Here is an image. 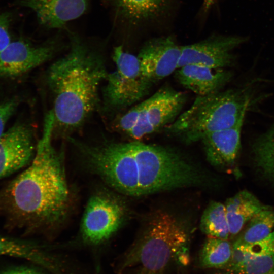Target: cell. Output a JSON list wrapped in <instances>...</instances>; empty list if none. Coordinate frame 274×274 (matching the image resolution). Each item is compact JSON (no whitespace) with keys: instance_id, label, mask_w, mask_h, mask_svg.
Wrapping results in <instances>:
<instances>
[{"instance_id":"cell-1","label":"cell","mask_w":274,"mask_h":274,"mask_svg":"<svg viewBox=\"0 0 274 274\" xmlns=\"http://www.w3.org/2000/svg\"><path fill=\"white\" fill-rule=\"evenodd\" d=\"M54 128L51 110L44 117L32 161L0 189V215L10 229L51 236L73 211L75 195L67 178L64 150L53 145Z\"/></svg>"},{"instance_id":"cell-2","label":"cell","mask_w":274,"mask_h":274,"mask_svg":"<svg viewBox=\"0 0 274 274\" xmlns=\"http://www.w3.org/2000/svg\"><path fill=\"white\" fill-rule=\"evenodd\" d=\"M72 144L88 170L117 193L141 196L179 188L200 186L205 174L176 151L138 141Z\"/></svg>"},{"instance_id":"cell-3","label":"cell","mask_w":274,"mask_h":274,"mask_svg":"<svg viewBox=\"0 0 274 274\" xmlns=\"http://www.w3.org/2000/svg\"><path fill=\"white\" fill-rule=\"evenodd\" d=\"M64 30L68 51L47 72V84L53 98L55 127L76 129L87 119L99 102V86L108 75L103 41Z\"/></svg>"},{"instance_id":"cell-4","label":"cell","mask_w":274,"mask_h":274,"mask_svg":"<svg viewBox=\"0 0 274 274\" xmlns=\"http://www.w3.org/2000/svg\"><path fill=\"white\" fill-rule=\"evenodd\" d=\"M190 232L184 221L168 211H156L125 256L120 272L140 266L161 274L172 264L185 266L190 260Z\"/></svg>"},{"instance_id":"cell-5","label":"cell","mask_w":274,"mask_h":274,"mask_svg":"<svg viewBox=\"0 0 274 274\" xmlns=\"http://www.w3.org/2000/svg\"><path fill=\"white\" fill-rule=\"evenodd\" d=\"M250 99L246 89L221 90L197 96L190 107L164 129L186 143L201 141L208 134L244 121Z\"/></svg>"},{"instance_id":"cell-6","label":"cell","mask_w":274,"mask_h":274,"mask_svg":"<svg viewBox=\"0 0 274 274\" xmlns=\"http://www.w3.org/2000/svg\"><path fill=\"white\" fill-rule=\"evenodd\" d=\"M187 97L171 87L161 88L117 120V128L135 141L164 129L180 115Z\"/></svg>"},{"instance_id":"cell-7","label":"cell","mask_w":274,"mask_h":274,"mask_svg":"<svg viewBox=\"0 0 274 274\" xmlns=\"http://www.w3.org/2000/svg\"><path fill=\"white\" fill-rule=\"evenodd\" d=\"M112 58L116 68L108 73L101 93L103 110L111 113L140 101L154 85L143 75L138 56L122 45L114 48Z\"/></svg>"},{"instance_id":"cell-8","label":"cell","mask_w":274,"mask_h":274,"mask_svg":"<svg viewBox=\"0 0 274 274\" xmlns=\"http://www.w3.org/2000/svg\"><path fill=\"white\" fill-rule=\"evenodd\" d=\"M128 209L119 193L101 188L89 197L79 226V241L87 246L100 245L111 239L125 223Z\"/></svg>"},{"instance_id":"cell-9","label":"cell","mask_w":274,"mask_h":274,"mask_svg":"<svg viewBox=\"0 0 274 274\" xmlns=\"http://www.w3.org/2000/svg\"><path fill=\"white\" fill-rule=\"evenodd\" d=\"M63 30L39 44L23 40L11 42L0 52V77H19L51 59L66 46Z\"/></svg>"},{"instance_id":"cell-10","label":"cell","mask_w":274,"mask_h":274,"mask_svg":"<svg viewBox=\"0 0 274 274\" xmlns=\"http://www.w3.org/2000/svg\"><path fill=\"white\" fill-rule=\"evenodd\" d=\"M111 16L114 32L131 33L168 16L174 0H101Z\"/></svg>"},{"instance_id":"cell-11","label":"cell","mask_w":274,"mask_h":274,"mask_svg":"<svg viewBox=\"0 0 274 274\" xmlns=\"http://www.w3.org/2000/svg\"><path fill=\"white\" fill-rule=\"evenodd\" d=\"M245 41L239 37L212 35L197 42L182 46L178 68L195 64L226 68L233 63V49Z\"/></svg>"},{"instance_id":"cell-12","label":"cell","mask_w":274,"mask_h":274,"mask_svg":"<svg viewBox=\"0 0 274 274\" xmlns=\"http://www.w3.org/2000/svg\"><path fill=\"white\" fill-rule=\"evenodd\" d=\"M182 51L171 36L151 38L145 42L138 55L144 77L153 84L169 76L178 68Z\"/></svg>"},{"instance_id":"cell-13","label":"cell","mask_w":274,"mask_h":274,"mask_svg":"<svg viewBox=\"0 0 274 274\" xmlns=\"http://www.w3.org/2000/svg\"><path fill=\"white\" fill-rule=\"evenodd\" d=\"M32 129L22 123L15 124L0 137V180L27 166L36 153Z\"/></svg>"},{"instance_id":"cell-14","label":"cell","mask_w":274,"mask_h":274,"mask_svg":"<svg viewBox=\"0 0 274 274\" xmlns=\"http://www.w3.org/2000/svg\"><path fill=\"white\" fill-rule=\"evenodd\" d=\"M90 0H21L35 13L39 23L47 30L63 29L66 24L83 15Z\"/></svg>"},{"instance_id":"cell-15","label":"cell","mask_w":274,"mask_h":274,"mask_svg":"<svg viewBox=\"0 0 274 274\" xmlns=\"http://www.w3.org/2000/svg\"><path fill=\"white\" fill-rule=\"evenodd\" d=\"M237 265L225 274H265L274 268V230L265 238L248 246L233 245Z\"/></svg>"},{"instance_id":"cell-16","label":"cell","mask_w":274,"mask_h":274,"mask_svg":"<svg viewBox=\"0 0 274 274\" xmlns=\"http://www.w3.org/2000/svg\"><path fill=\"white\" fill-rule=\"evenodd\" d=\"M175 73L177 81L197 96L207 95L221 91L232 75L226 68L195 64L181 66Z\"/></svg>"},{"instance_id":"cell-17","label":"cell","mask_w":274,"mask_h":274,"mask_svg":"<svg viewBox=\"0 0 274 274\" xmlns=\"http://www.w3.org/2000/svg\"><path fill=\"white\" fill-rule=\"evenodd\" d=\"M243 121L236 125L212 132L201 140L208 161L214 166L233 164L241 148V134Z\"/></svg>"},{"instance_id":"cell-18","label":"cell","mask_w":274,"mask_h":274,"mask_svg":"<svg viewBox=\"0 0 274 274\" xmlns=\"http://www.w3.org/2000/svg\"><path fill=\"white\" fill-rule=\"evenodd\" d=\"M47 249L31 241L0 235V256L25 259L60 272L61 269L55 264L59 259Z\"/></svg>"},{"instance_id":"cell-19","label":"cell","mask_w":274,"mask_h":274,"mask_svg":"<svg viewBox=\"0 0 274 274\" xmlns=\"http://www.w3.org/2000/svg\"><path fill=\"white\" fill-rule=\"evenodd\" d=\"M225 207L230 236L238 234L258 213L271 208L263 204L247 190L239 191L228 198Z\"/></svg>"},{"instance_id":"cell-20","label":"cell","mask_w":274,"mask_h":274,"mask_svg":"<svg viewBox=\"0 0 274 274\" xmlns=\"http://www.w3.org/2000/svg\"><path fill=\"white\" fill-rule=\"evenodd\" d=\"M232 245L228 239L208 237L199 255V264L203 268L223 269L230 262Z\"/></svg>"},{"instance_id":"cell-21","label":"cell","mask_w":274,"mask_h":274,"mask_svg":"<svg viewBox=\"0 0 274 274\" xmlns=\"http://www.w3.org/2000/svg\"><path fill=\"white\" fill-rule=\"evenodd\" d=\"M248 223L233 245L248 246L267 237L274 230V210L271 207L259 212Z\"/></svg>"},{"instance_id":"cell-22","label":"cell","mask_w":274,"mask_h":274,"mask_svg":"<svg viewBox=\"0 0 274 274\" xmlns=\"http://www.w3.org/2000/svg\"><path fill=\"white\" fill-rule=\"evenodd\" d=\"M200 227L208 237L228 239L230 235L225 204L211 202L201 216Z\"/></svg>"},{"instance_id":"cell-23","label":"cell","mask_w":274,"mask_h":274,"mask_svg":"<svg viewBox=\"0 0 274 274\" xmlns=\"http://www.w3.org/2000/svg\"><path fill=\"white\" fill-rule=\"evenodd\" d=\"M253 151L257 167L265 176L274 180V126L257 139Z\"/></svg>"},{"instance_id":"cell-24","label":"cell","mask_w":274,"mask_h":274,"mask_svg":"<svg viewBox=\"0 0 274 274\" xmlns=\"http://www.w3.org/2000/svg\"><path fill=\"white\" fill-rule=\"evenodd\" d=\"M18 103L16 98L0 101V137L4 132L5 125L16 111Z\"/></svg>"},{"instance_id":"cell-25","label":"cell","mask_w":274,"mask_h":274,"mask_svg":"<svg viewBox=\"0 0 274 274\" xmlns=\"http://www.w3.org/2000/svg\"><path fill=\"white\" fill-rule=\"evenodd\" d=\"M10 22L9 15L0 11V52L11 42L9 31Z\"/></svg>"},{"instance_id":"cell-26","label":"cell","mask_w":274,"mask_h":274,"mask_svg":"<svg viewBox=\"0 0 274 274\" xmlns=\"http://www.w3.org/2000/svg\"><path fill=\"white\" fill-rule=\"evenodd\" d=\"M1 274H43L38 270L27 267H21L7 270Z\"/></svg>"},{"instance_id":"cell-27","label":"cell","mask_w":274,"mask_h":274,"mask_svg":"<svg viewBox=\"0 0 274 274\" xmlns=\"http://www.w3.org/2000/svg\"><path fill=\"white\" fill-rule=\"evenodd\" d=\"M137 274H161V273L152 272L141 268L140 271Z\"/></svg>"},{"instance_id":"cell-28","label":"cell","mask_w":274,"mask_h":274,"mask_svg":"<svg viewBox=\"0 0 274 274\" xmlns=\"http://www.w3.org/2000/svg\"><path fill=\"white\" fill-rule=\"evenodd\" d=\"M265 274H274V268Z\"/></svg>"}]
</instances>
